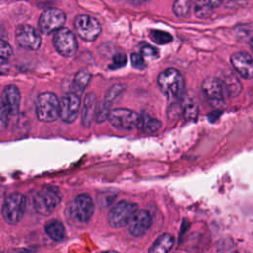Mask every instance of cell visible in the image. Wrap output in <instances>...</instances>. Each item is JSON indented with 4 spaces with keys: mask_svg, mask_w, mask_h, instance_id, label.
<instances>
[{
    "mask_svg": "<svg viewBox=\"0 0 253 253\" xmlns=\"http://www.w3.org/2000/svg\"><path fill=\"white\" fill-rule=\"evenodd\" d=\"M95 205L89 195H78L69 205L70 215L79 222H88L93 216Z\"/></svg>",
    "mask_w": 253,
    "mask_h": 253,
    "instance_id": "8",
    "label": "cell"
},
{
    "mask_svg": "<svg viewBox=\"0 0 253 253\" xmlns=\"http://www.w3.org/2000/svg\"><path fill=\"white\" fill-rule=\"evenodd\" d=\"M202 90L207 99L215 105H221L225 99V89L220 78L208 77L202 83Z\"/></svg>",
    "mask_w": 253,
    "mask_h": 253,
    "instance_id": "13",
    "label": "cell"
},
{
    "mask_svg": "<svg viewBox=\"0 0 253 253\" xmlns=\"http://www.w3.org/2000/svg\"><path fill=\"white\" fill-rule=\"evenodd\" d=\"M80 100L77 94H66L60 100V118L63 122L73 123L79 114Z\"/></svg>",
    "mask_w": 253,
    "mask_h": 253,
    "instance_id": "14",
    "label": "cell"
},
{
    "mask_svg": "<svg viewBox=\"0 0 253 253\" xmlns=\"http://www.w3.org/2000/svg\"><path fill=\"white\" fill-rule=\"evenodd\" d=\"M220 79L224 86L225 92L228 96H237L240 93L241 84L233 74L225 73Z\"/></svg>",
    "mask_w": 253,
    "mask_h": 253,
    "instance_id": "23",
    "label": "cell"
},
{
    "mask_svg": "<svg viewBox=\"0 0 253 253\" xmlns=\"http://www.w3.org/2000/svg\"><path fill=\"white\" fill-rule=\"evenodd\" d=\"M17 43L28 50H37L42 43L39 32L30 25H20L15 32Z\"/></svg>",
    "mask_w": 253,
    "mask_h": 253,
    "instance_id": "12",
    "label": "cell"
},
{
    "mask_svg": "<svg viewBox=\"0 0 253 253\" xmlns=\"http://www.w3.org/2000/svg\"><path fill=\"white\" fill-rule=\"evenodd\" d=\"M250 46H251V49L253 50V38L250 40Z\"/></svg>",
    "mask_w": 253,
    "mask_h": 253,
    "instance_id": "33",
    "label": "cell"
},
{
    "mask_svg": "<svg viewBox=\"0 0 253 253\" xmlns=\"http://www.w3.org/2000/svg\"><path fill=\"white\" fill-rule=\"evenodd\" d=\"M61 201L59 191L51 186H44L38 190L33 198L35 211L42 215L50 214Z\"/></svg>",
    "mask_w": 253,
    "mask_h": 253,
    "instance_id": "3",
    "label": "cell"
},
{
    "mask_svg": "<svg viewBox=\"0 0 253 253\" xmlns=\"http://www.w3.org/2000/svg\"><path fill=\"white\" fill-rule=\"evenodd\" d=\"M90 79H91V73L87 68L79 69L76 72L72 82V89L74 93L80 96L86 89L87 85L89 84Z\"/></svg>",
    "mask_w": 253,
    "mask_h": 253,
    "instance_id": "20",
    "label": "cell"
},
{
    "mask_svg": "<svg viewBox=\"0 0 253 253\" xmlns=\"http://www.w3.org/2000/svg\"><path fill=\"white\" fill-rule=\"evenodd\" d=\"M223 0H196L195 14L199 18H207L211 11L219 6Z\"/></svg>",
    "mask_w": 253,
    "mask_h": 253,
    "instance_id": "21",
    "label": "cell"
},
{
    "mask_svg": "<svg viewBox=\"0 0 253 253\" xmlns=\"http://www.w3.org/2000/svg\"><path fill=\"white\" fill-rule=\"evenodd\" d=\"M162 126V123L153 117H150L146 113L139 114V120L137 124V128L145 133H152L157 131Z\"/></svg>",
    "mask_w": 253,
    "mask_h": 253,
    "instance_id": "18",
    "label": "cell"
},
{
    "mask_svg": "<svg viewBox=\"0 0 253 253\" xmlns=\"http://www.w3.org/2000/svg\"><path fill=\"white\" fill-rule=\"evenodd\" d=\"M26 208V199L20 193L8 195L2 205V216L11 225L17 224L23 217Z\"/></svg>",
    "mask_w": 253,
    "mask_h": 253,
    "instance_id": "4",
    "label": "cell"
},
{
    "mask_svg": "<svg viewBox=\"0 0 253 253\" xmlns=\"http://www.w3.org/2000/svg\"><path fill=\"white\" fill-rule=\"evenodd\" d=\"M126 86L124 84L118 83V84H114L112 87L109 88V90L107 91L106 95H105V99H104V106L109 108L114 101L124 92Z\"/></svg>",
    "mask_w": 253,
    "mask_h": 253,
    "instance_id": "24",
    "label": "cell"
},
{
    "mask_svg": "<svg viewBox=\"0 0 253 253\" xmlns=\"http://www.w3.org/2000/svg\"><path fill=\"white\" fill-rule=\"evenodd\" d=\"M53 45L56 51L65 57L73 56L78 47L76 37L66 28H61L54 33Z\"/></svg>",
    "mask_w": 253,
    "mask_h": 253,
    "instance_id": "9",
    "label": "cell"
},
{
    "mask_svg": "<svg viewBox=\"0 0 253 253\" xmlns=\"http://www.w3.org/2000/svg\"><path fill=\"white\" fill-rule=\"evenodd\" d=\"M137 211V205L128 201H120L115 204L108 213V222L113 228H121L128 225Z\"/></svg>",
    "mask_w": 253,
    "mask_h": 253,
    "instance_id": "5",
    "label": "cell"
},
{
    "mask_svg": "<svg viewBox=\"0 0 253 253\" xmlns=\"http://www.w3.org/2000/svg\"><path fill=\"white\" fill-rule=\"evenodd\" d=\"M157 85L168 99H176L182 95L185 81L182 74L175 68H167L157 76Z\"/></svg>",
    "mask_w": 253,
    "mask_h": 253,
    "instance_id": "1",
    "label": "cell"
},
{
    "mask_svg": "<svg viewBox=\"0 0 253 253\" xmlns=\"http://www.w3.org/2000/svg\"><path fill=\"white\" fill-rule=\"evenodd\" d=\"M199 109L194 102H188L183 109V116L186 121H195L198 117Z\"/></svg>",
    "mask_w": 253,
    "mask_h": 253,
    "instance_id": "27",
    "label": "cell"
},
{
    "mask_svg": "<svg viewBox=\"0 0 253 253\" xmlns=\"http://www.w3.org/2000/svg\"><path fill=\"white\" fill-rule=\"evenodd\" d=\"M108 119L114 127L123 130H129L137 127L139 114L128 109L120 108L110 111Z\"/></svg>",
    "mask_w": 253,
    "mask_h": 253,
    "instance_id": "10",
    "label": "cell"
},
{
    "mask_svg": "<svg viewBox=\"0 0 253 253\" xmlns=\"http://www.w3.org/2000/svg\"><path fill=\"white\" fill-rule=\"evenodd\" d=\"M191 8V0H175L173 4V12L177 17H186Z\"/></svg>",
    "mask_w": 253,
    "mask_h": 253,
    "instance_id": "25",
    "label": "cell"
},
{
    "mask_svg": "<svg viewBox=\"0 0 253 253\" xmlns=\"http://www.w3.org/2000/svg\"><path fill=\"white\" fill-rule=\"evenodd\" d=\"M65 20V14L61 10L57 8H49L42 13L38 24L42 33L51 34L61 29Z\"/></svg>",
    "mask_w": 253,
    "mask_h": 253,
    "instance_id": "11",
    "label": "cell"
},
{
    "mask_svg": "<svg viewBox=\"0 0 253 253\" xmlns=\"http://www.w3.org/2000/svg\"><path fill=\"white\" fill-rule=\"evenodd\" d=\"M231 64L236 72L244 79L253 77V58L247 52L238 51L231 55Z\"/></svg>",
    "mask_w": 253,
    "mask_h": 253,
    "instance_id": "16",
    "label": "cell"
},
{
    "mask_svg": "<svg viewBox=\"0 0 253 253\" xmlns=\"http://www.w3.org/2000/svg\"><path fill=\"white\" fill-rule=\"evenodd\" d=\"M151 225V216L146 210H137L128 223L129 233L134 237L144 235Z\"/></svg>",
    "mask_w": 253,
    "mask_h": 253,
    "instance_id": "15",
    "label": "cell"
},
{
    "mask_svg": "<svg viewBox=\"0 0 253 253\" xmlns=\"http://www.w3.org/2000/svg\"><path fill=\"white\" fill-rule=\"evenodd\" d=\"M95 116H97V98L94 93L86 95L82 107V123L85 126H90Z\"/></svg>",
    "mask_w": 253,
    "mask_h": 253,
    "instance_id": "17",
    "label": "cell"
},
{
    "mask_svg": "<svg viewBox=\"0 0 253 253\" xmlns=\"http://www.w3.org/2000/svg\"><path fill=\"white\" fill-rule=\"evenodd\" d=\"M21 102V94L15 85L6 86L0 98V110H1V125L4 127L8 122L9 117L17 114L19 111Z\"/></svg>",
    "mask_w": 253,
    "mask_h": 253,
    "instance_id": "6",
    "label": "cell"
},
{
    "mask_svg": "<svg viewBox=\"0 0 253 253\" xmlns=\"http://www.w3.org/2000/svg\"><path fill=\"white\" fill-rule=\"evenodd\" d=\"M37 118L43 123H51L60 117V101L55 94L44 92L36 100Z\"/></svg>",
    "mask_w": 253,
    "mask_h": 253,
    "instance_id": "2",
    "label": "cell"
},
{
    "mask_svg": "<svg viewBox=\"0 0 253 253\" xmlns=\"http://www.w3.org/2000/svg\"><path fill=\"white\" fill-rule=\"evenodd\" d=\"M132 5H141L144 4L145 2H147L148 0H128Z\"/></svg>",
    "mask_w": 253,
    "mask_h": 253,
    "instance_id": "32",
    "label": "cell"
},
{
    "mask_svg": "<svg viewBox=\"0 0 253 253\" xmlns=\"http://www.w3.org/2000/svg\"><path fill=\"white\" fill-rule=\"evenodd\" d=\"M74 29L76 34L83 41L93 42L101 34L102 28L97 19L90 15H78L74 19Z\"/></svg>",
    "mask_w": 253,
    "mask_h": 253,
    "instance_id": "7",
    "label": "cell"
},
{
    "mask_svg": "<svg viewBox=\"0 0 253 253\" xmlns=\"http://www.w3.org/2000/svg\"><path fill=\"white\" fill-rule=\"evenodd\" d=\"M126 55L125 53H117L113 56V63L110 65L112 69H118L126 65Z\"/></svg>",
    "mask_w": 253,
    "mask_h": 253,
    "instance_id": "28",
    "label": "cell"
},
{
    "mask_svg": "<svg viewBox=\"0 0 253 253\" xmlns=\"http://www.w3.org/2000/svg\"><path fill=\"white\" fill-rule=\"evenodd\" d=\"M12 55V47L10 46V44L5 42L4 40H1L0 42V56L1 59L4 60H8V58Z\"/></svg>",
    "mask_w": 253,
    "mask_h": 253,
    "instance_id": "29",
    "label": "cell"
},
{
    "mask_svg": "<svg viewBox=\"0 0 253 253\" xmlns=\"http://www.w3.org/2000/svg\"><path fill=\"white\" fill-rule=\"evenodd\" d=\"M149 37L154 42L158 44H165L173 41V37L169 33L159 30H152L149 34Z\"/></svg>",
    "mask_w": 253,
    "mask_h": 253,
    "instance_id": "26",
    "label": "cell"
},
{
    "mask_svg": "<svg viewBox=\"0 0 253 253\" xmlns=\"http://www.w3.org/2000/svg\"><path fill=\"white\" fill-rule=\"evenodd\" d=\"M140 51H141V54L145 57H157L158 56V50L149 44H143L140 48Z\"/></svg>",
    "mask_w": 253,
    "mask_h": 253,
    "instance_id": "31",
    "label": "cell"
},
{
    "mask_svg": "<svg viewBox=\"0 0 253 253\" xmlns=\"http://www.w3.org/2000/svg\"><path fill=\"white\" fill-rule=\"evenodd\" d=\"M45 233L54 241H61L65 236V229L59 220H49L44 225Z\"/></svg>",
    "mask_w": 253,
    "mask_h": 253,
    "instance_id": "22",
    "label": "cell"
},
{
    "mask_svg": "<svg viewBox=\"0 0 253 253\" xmlns=\"http://www.w3.org/2000/svg\"><path fill=\"white\" fill-rule=\"evenodd\" d=\"M174 246V237L169 233H163L156 238L149 248L151 253H166Z\"/></svg>",
    "mask_w": 253,
    "mask_h": 253,
    "instance_id": "19",
    "label": "cell"
},
{
    "mask_svg": "<svg viewBox=\"0 0 253 253\" xmlns=\"http://www.w3.org/2000/svg\"><path fill=\"white\" fill-rule=\"evenodd\" d=\"M130 60H131L132 66L136 69H142V68L145 67V63H144V59H143L142 54L132 53L131 56H130Z\"/></svg>",
    "mask_w": 253,
    "mask_h": 253,
    "instance_id": "30",
    "label": "cell"
}]
</instances>
